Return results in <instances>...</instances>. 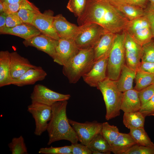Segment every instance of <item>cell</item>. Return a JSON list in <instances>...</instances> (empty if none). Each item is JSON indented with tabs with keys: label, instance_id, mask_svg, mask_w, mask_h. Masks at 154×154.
<instances>
[{
	"label": "cell",
	"instance_id": "4316f807",
	"mask_svg": "<svg viewBox=\"0 0 154 154\" xmlns=\"http://www.w3.org/2000/svg\"><path fill=\"white\" fill-rule=\"evenodd\" d=\"M3 3L4 12L7 14L17 13L21 9H29L37 12H40L39 9L29 0H22L13 4Z\"/></svg>",
	"mask_w": 154,
	"mask_h": 154
},
{
	"label": "cell",
	"instance_id": "60d3db41",
	"mask_svg": "<svg viewBox=\"0 0 154 154\" xmlns=\"http://www.w3.org/2000/svg\"><path fill=\"white\" fill-rule=\"evenodd\" d=\"M23 23L17 12L7 14L5 22L6 27H13Z\"/></svg>",
	"mask_w": 154,
	"mask_h": 154
},
{
	"label": "cell",
	"instance_id": "e575fe53",
	"mask_svg": "<svg viewBox=\"0 0 154 154\" xmlns=\"http://www.w3.org/2000/svg\"><path fill=\"white\" fill-rule=\"evenodd\" d=\"M141 61L154 62V42L152 40L142 46Z\"/></svg>",
	"mask_w": 154,
	"mask_h": 154
},
{
	"label": "cell",
	"instance_id": "4fadbf2b",
	"mask_svg": "<svg viewBox=\"0 0 154 154\" xmlns=\"http://www.w3.org/2000/svg\"><path fill=\"white\" fill-rule=\"evenodd\" d=\"M54 15V12L50 9L46 10L42 13H37L32 25L41 33L58 40L60 38L53 25Z\"/></svg>",
	"mask_w": 154,
	"mask_h": 154
},
{
	"label": "cell",
	"instance_id": "484cf974",
	"mask_svg": "<svg viewBox=\"0 0 154 154\" xmlns=\"http://www.w3.org/2000/svg\"><path fill=\"white\" fill-rule=\"evenodd\" d=\"M114 5L129 20L133 21L144 16V9L138 6L125 3Z\"/></svg>",
	"mask_w": 154,
	"mask_h": 154
},
{
	"label": "cell",
	"instance_id": "7c38bea8",
	"mask_svg": "<svg viewBox=\"0 0 154 154\" xmlns=\"http://www.w3.org/2000/svg\"><path fill=\"white\" fill-rule=\"evenodd\" d=\"M58 42V40L41 33L24 40L23 43L26 47H33L45 52L53 59L56 56Z\"/></svg>",
	"mask_w": 154,
	"mask_h": 154
},
{
	"label": "cell",
	"instance_id": "6da1fadb",
	"mask_svg": "<svg viewBox=\"0 0 154 154\" xmlns=\"http://www.w3.org/2000/svg\"><path fill=\"white\" fill-rule=\"evenodd\" d=\"M79 26L93 23L107 32L118 34L125 31L130 21L108 0H87L85 9L78 17Z\"/></svg>",
	"mask_w": 154,
	"mask_h": 154
},
{
	"label": "cell",
	"instance_id": "f6af8a7d",
	"mask_svg": "<svg viewBox=\"0 0 154 154\" xmlns=\"http://www.w3.org/2000/svg\"><path fill=\"white\" fill-rule=\"evenodd\" d=\"M126 3L145 9L148 4V0H125Z\"/></svg>",
	"mask_w": 154,
	"mask_h": 154
},
{
	"label": "cell",
	"instance_id": "cb8c5ba5",
	"mask_svg": "<svg viewBox=\"0 0 154 154\" xmlns=\"http://www.w3.org/2000/svg\"><path fill=\"white\" fill-rule=\"evenodd\" d=\"M93 154H110V145L101 133L96 135L87 146Z\"/></svg>",
	"mask_w": 154,
	"mask_h": 154
},
{
	"label": "cell",
	"instance_id": "bcb514c9",
	"mask_svg": "<svg viewBox=\"0 0 154 154\" xmlns=\"http://www.w3.org/2000/svg\"><path fill=\"white\" fill-rule=\"evenodd\" d=\"M7 13L4 12L0 14V29L6 27V19Z\"/></svg>",
	"mask_w": 154,
	"mask_h": 154
},
{
	"label": "cell",
	"instance_id": "4dcf8cb0",
	"mask_svg": "<svg viewBox=\"0 0 154 154\" xmlns=\"http://www.w3.org/2000/svg\"><path fill=\"white\" fill-rule=\"evenodd\" d=\"M124 46L125 51L141 58L142 46L137 43L126 31H124Z\"/></svg>",
	"mask_w": 154,
	"mask_h": 154
},
{
	"label": "cell",
	"instance_id": "5b68a950",
	"mask_svg": "<svg viewBox=\"0 0 154 154\" xmlns=\"http://www.w3.org/2000/svg\"><path fill=\"white\" fill-rule=\"evenodd\" d=\"M124 31L117 34L108 58L107 75L109 79L116 81L125 64V51L124 46Z\"/></svg>",
	"mask_w": 154,
	"mask_h": 154
},
{
	"label": "cell",
	"instance_id": "ab89813d",
	"mask_svg": "<svg viewBox=\"0 0 154 154\" xmlns=\"http://www.w3.org/2000/svg\"><path fill=\"white\" fill-rule=\"evenodd\" d=\"M139 111L145 117L154 116V95L149 100L141 106Z\"/></svg>",
	"mask_w": 154,
	"mask_h": 154
},
{
	"label": "cell",
	"instance_id": "e0dca14e",
	"mask_svg": "<svg viewBox=\"0 0 154 154\" xmlns=\"http://www.w3.org/2000/svg\"><path fill=\"white\" fill-rule=\"evenodd\" d=\"M117 34L106 32L100 37L93 48L95 62L108 58Z\"/></svg>",
	"mask_w": 154,
	"mask_h": 154
},
{
	"label": "cell",
	"instance_id": "836d02e7",
	"mask_svg": "<svg viewBox=\"0 0 154 154\" xmlns=\"http://www.w3.org/2000/svg\"><path fill=\"white\" fill-rule=\"evenodd\" d=\"M72 150L71 145L58 147L51 146L49 147L40 148L38 153L44 154H72Z\"/></svg>",
	"mask_w": 154,
	"mask_h": 154
},
{
	"label": "cell",
	"instance_id": "f546056e",
	"mask_svg": "<svg viewBox=\"0 0 154 154\" xmlns=\"http://www.w3.org/2000/svg\"><path fill=\"white\" fill-rule=\"evenodd\" d=\"M120 133L116 126L111 125L108 122L102 123L101 134L110 145L117 138Z\"/></svg>",
	"mask_w": 154,
	"mask_h": 154
},
{
	"label": "cell",
	"instance_id": "d6a6232c",
	"mask_svg": "<svg viewBox=\"0 0 154 154\" xmlns=\"http://www.w3.org/2000/svg\"><path fill=\"white\" fill-rule=\"evenodd\" d=\"M86 3L87 0H69L66 7L76 17H78L84 12Z\"/></svg>",
	"mask_w": 154,
	"mask_h": 154
},
{
	"label": "cell",
	"instance_id": "ee69618b",
	"mask_svg": "<svg viewBox=\"0 0 154 154\" xmlns=\"http://www.w3.org/2000/svg\"><path fill=\"white\" fill-rule=\"evenodd\" d=\"M139 69L146 72L154 74V62L141 61Z\"/></svg>",
	"mask_w": 154,
	"mask_h": 154
},
{
	"label": "cell",
	"instance_id": "44dd1931",
	"mask_svg": "<svg viewBox=\"0 0 154 154\" xmlns=\"http://www.w3.org/2000/svg\"><path fill=\"white\" fill-rule=\"evenodd\" d=\"M13 79L10 71V52H0V87L12 84Z\"/></svg>",
	"mask_w": 154,
	"mask_h": 154
},
{
	"label": "cell",
	"instance_id": "d6986e66",
	"mask_svg": "<svg viewBox=\"0 0 154 154\" xmlns=\"http://www.w3.org/2000/svg\"><path fill=\"white\" fill-rule=\"evenodd\" d=\"M1 34H8L17 36L27 40L41 33L36 27L32 25L23 23L15 27H5L0 29Z\"/></svg>",
	"mask_w": 154,
	"mask_h": 154
},
{
	"label": "cell",
	"instance_id": "5bb4252c",
	"mask_svg": "<svg viewBox=\"0 0 154 154\" xmlns=\"http://www.w3.org/2000/svg\"><path fill=\"white\" fill-rule=\"evenodd\" d=\"M53 26L60 38L74 40L81 31L77 26L68 21L61 14L54 16Z\"/></svg>",
	"mask_w": 154,
	"mask_h": 154
},
{
	"label": "cell",
	"instance_id": "816d5d0a",
	"mask_svg": "<svg viewBox=\"0 0 154 154\" xmlns=\"http://www.w3.org/2000/svg\"><path fill=\"white\" fill-rule=\"evenodd\" d=\"M152 84L154 85V77L153 79V81Z\"/></svg>",
	"mask_w": 154,
	"mask_h": 154
},
{
	"label": "cell",
	"instance_id": "ffe728a7",
	"mask_svg": "<svg viewBox=\"0 0 154 154\" xmlns=\"http://www.w3.org/2000/svg\"><path fill=\"white\" fill-rule=\"evenodd\" d=\"M141 107L138 91L133 89L123 92L120 110L124 113L139 111Z\"/></svg>",
	"mask_w": 154,
	"mask_h": 154
},
{
	"label": "cell",
	"instance_id": "2e32d148",
	"mask_svg": "<svg viewBox=\"0 0 154 154\" xmlns=\"http://www.w3.org/2000/svg\"><path fill=\"white\" fill-rule=\"evenodd\" d=\"M10 71L13 79L19 78L29 69L37 66L31 64L29 60L17 52L10 53Z\"/></svg>",
	"mask_w": 154,
	"mask_h": 154
},
{
	"label": "cell",
	"instance_id": "ac0fdd59",
	"mask_svg": "<svg viewBox=\"0 0 154 154\" xmlns=\"http://www.w3.org/2000/svg\"><path fill=\"white\" fill-rule=\"evenodd\" d=\"M47 75L40 66L31 68L18 78L13 79L12 84L19 87L34 84L36 82L44 80Z\"/></svg>",
	"mask_w": 154,
	"mask_h": 154
},
{
	"label": "cell",
	"instance_id": "8d00e7d4",
	"mask_svg": "<svg viewBox=\"0 0 154 154\" xmlns=\"http://www.w3.org/2000/svg\"><path fill=\"white\" fill-rule=\"evenodd\" d=\"M124 154H154V147L143 146L136 144Z\"/></svg>",
	"mask_w": 154,
	"mask_h": 154
},
{
	"label": "cell",
	"instance_id": "681fc988",
	"mask_svg": "<svg viewBox=\"0 0 154 154\" xmlns=\"http://www.w3.org/2000/svg\"><path fill=\"white\" fill-rule=\"evenodd\" d=\"M4 12L3 5V2L0 1V13Z\"/></svg>",
	"mask_w": 154,
	"mask_h": 154
},
{
	"label": "cell",
	"instance_id": "7dc6e473",
	"mask_svg": "<svg viewBox=\"0 0 154 154\" xmlns=\"http://www.w3.org/2000/svg\"><path fill=\"white\" fill-rule=\"evenodd\" d=\"M113 5L125 3V0H108Z\"/></svg>",
	"mask_w": 154,
	"mask_h": 154
},
{
	"label": "cell",
	"instance_id": "8992f818",
	"mask_svg": "<svg viewBox=\"0 0 154 154\" xmlns=\"http://www.w3.org/2000/svg\"><path fill=\"white\" fill-rule=\"evenodd\" d=\"M80 32L74 40L80 50L93 48L106 32L100 25L89 23L81 26Z\"/></svg>",
	"mask_w": 154,
	"mask_h": 154
},
{
	"label": "cell",
	"instance_id": "277c9868",
	"mask_svg": "<svg viewBox=\"0 0 154 154\" xmlns=\"http://www.w3.org/2000/svg\"><path fill=\"white\" fill-rule=\"evenodd\" d=\"M97 88L101 92L105 103L106 119L108 120L119 116L123 92L118 89L116 81L107 77L98 83Z\"/></svg>",
	"mask_w": 154,
	"mask_h": 154
},
{
	"label": "cell",
	"instance_id": "f1b7e54d",
	"mask_svg": "<svg viewBox=\"0 0 154 154\" xmlns=\"http://www.w3.org/2000/svg\"><path fill=\"white\" fill-rule=\"evenodd\" d=\"M154 74L148 73L140 69L136 72V84L134 89L138 91L152 84Z\"/></svg>",
	"mask_w": 154,
	"mask_h": 154
},
{
	"label": "cell",
	"instance_id": "7bdbcfd3",
	"mask_svg": "<svg viewBox=\"0 0 154 154\" xmlns=\"http://www.w3.org/2000/svg\"><path fill=\"white\" fill-rule=\"evenodd\" d=\"M72 154H91V151L88 147L82 144H72Z\"/></svg>",
	"mask_w": 154,
	"mask_h": 154
},
{
	"label": "cell",
	"instance_id": "3957f363",
	"mask_svg": "<svg viewBox=\"0 0 154 154\" xmlns=\"http://www.w3.org/2000/svg\"><path fill=\"white\" fill-rule=\"evenodd\" d=\"M95 62L93 48L80 50L67 64L63 66L62 72L70 83H75L90 70Z\"/></svg>",
	"mask_w": 154,
	"mask_h": 154
},
{
	"label": "cell",
	"instance_id": "1f68e13d",
	"mask_svg": "<svg viewBox=\"0 0 154 154\" xmlns=\"http://www.w3.org/2000/svg\"><path fill=\"white\" fill-rule=\"evenodd\" d=\"M8 146L12 154L28 153L24 139L22 135L13 138Z\"/></svg>",
	"mask_w": 154,
	"mask_h": 154
},
{
	"label": "cell",
	"instance_id": "9a60e30c",
	"mask_svg": "<svg viewBox=\"0 0 154 154\" xmlns=\"http://www.w3.org/2000/svg\"><path fill=\"white\" fill-rule=\"evenodd\" d=\"M108 60L106 58L96 61L90 70L82 76L84 81L90 86L97 87L99 82L107 78Z\"/></svg>",
	"mask_w": 154,
	"mask_h": 154
},
{
	"label": "cell",
	"instance_id": "30bf717a",
	"mask_svg": "<svg viewBox=\"0 0 154 154\" xmlns=\"http://www.w3.org/2000/svg\"><path fill=\"white\" fill-rule=\"evenodd\" d=\"M68 120L76 132L78 141L85 145L87 146L96 135L101 133L102 123L96 121L81 123L69 119Z\"/></svg>",
	"mask_w": 154,
	"mask_h": 154
},
{
	"label": "cell",
	"instance_id": "7a4b0ae2",
	"mask_svg": "<svg viewBox=\"0 0 154 154\" xmlns=\"http://www.w3.org/2000/svg\"><path fill=\"white\" fill-rule=\"evenodd\" d=\"M67 100L62 101L56 102L51 106L52 116L46 130L49 137L48 145L62 140L68 141L72 144L76 143L78 141L67 116Z\"/></svg>",
	"mask_w": 154,
	"mask_h": 154
},
{
	"label": "cell",
	"instance_id": "8fae6325",
	"mask_svg": "<svg viewBox=\"0 0 154 154\" xmlns=\"http://www.w3.org/2000/svg\"><path fill=\"white\" fill-rule=\"evenodd\" d=\"M74 40L60 38L56 48L54 62L63 66L67 64L79 52Z\"/></svg>",
	"mask_w": 154,
	"mask_h": 154
},
{
	"label": "cell",
	"instance_id": "b9f144b4",
	"mask_svg": "<svg viewBox=\"0 0 154 154\" xmlns=\"http://www.w3.org/2000/svg\"><path fill=\"white\" fill-rule=\"evenodd\" d=\"M144 15L149 23L153 38H154V8L148 4L144 9Z\"/></svg>",
	"mask_w": 154,
	"mask_h": 154
},
{
	"label": "cell",
	"instance_id": "d590c367",
	"mask_svg": "<svg viewBox=\"0 0 154 154\" xmlns=\"http://www.w3.org/2000/svg\"><path fill=\"white\" fill-rule=\"evenodd\" d=\"M141 59L140 57L136 55L125 51L126 65L130 69L136 72L139 68L141 63Z\"/></svg>",
	"mask_w": 154,
	"mask_h": 154
},
{
	"label": "cell",
	"instance_id": "74e56055",
	"mask_svg": "<svg viewBox=\"0 0 154 154\" xmlns=\"http://www.w3.org/2000/svg\"><path fill=\"white\" fill-rule=\"evenodd\" d=\"M154 95V85L152 84L138 91L141 106L149 100Z\"/></svg>",
	"mask_w": 154,
	"mask_h": 154
},
{
	"label": "cell",
	"instance_id": "c3c4849f",
	"mask_svg": "<svg viewBox=\"0 0 154 154\" xmlns=\"http://www.w3.org/2000/svg\"><path fill=\"white\" fill-rule=\"evenodd\" d=\"M22 0H0L3 2L8 4H13L20 2Z\"/></svg>",
	"mask_w": 154,
	"mask_h": 154
},
{
	"label": "cell",
	"instance_id": "83f0119b",
	"mask_svg": "<svg viewBox=\"0 0 154 154\" xmlns=\"http://www.w3.org/2000/svg\"><path fill=\"white\" fill-rule=\"evenodd\" d=\"M129 133L137 144L154 147V143L151 141L144 127L131 129Z\"/></svg>",
	"mask_w": 154,
	"mask_h": 154
},
{
	"label": "cell",
	"instance_id": "d4e9b609",
	"mask_svg": "<svg viewBox=\"0 0 154 154\" xmlns=\"http://www.w3.org/2000/svg\"><path fill=\"white\" fill-rule=\"evenodd\" d=\"M145 117L139 111L125 112L123 117V123L125 126L130 129L144 127Z\"/></svg>",
	"mask_w": 154,
	"mask_h": 154
},
{
	"label": "cell",
	"instance_id": "52a82bcc",
	"mask_svg": "<svg viewBox=\"0 0 154 154\" xmlns=\"http://www.w3.org/2000/svg\"><path fill=\"white\" fill-rule=\"evenodd\" d=\"M125 31L142 46L153 38L149 21L144 15L130 21Z\"/></svg>",
	"mask_w": 154,
	"mask_h": 154
},
{
	"label": "cell",
	"instance_id": "f907efd6",
	"mask_svg": "<svg viewBox=\"0 0 154 154\" xmlns=\"http://www.w3.org/2000/svg\"><path fill=\"white\" fill-rule=\"evenodd\" d=\"M150 2V5L154 8V0H148Z\"/></svg>",
	"mask_w": 154,
	"mask_h": 154
},
{
	"label": "cell",
	"instance_id": "f35d334b",
	"mask_svg": "<svg viewBox=\"0 0 154 154\" xmlns=\"http://www.w3.org/2000/svg\"><path fill=\"white\" fill-rule=\"evenodd\" d=\"M38 13L39 12L26 9H20L17 12L18 16L23 23L31 25L37 13Z\"/></svg>",
	"mask_w": 154,
	"mask_h": 154
},
{
	"label": "cell",
	"instance_id": "603a6c76",
	"mask_svg": "<svg viewBox=\"0 0 154 154\" xmlns=\"http://www.w3.org/2000/svg\"><path fill=\"white\" fill-rule=\"evenodd\" d=\"M136 72L127 66L126 64L123 66L118 79L116 81L119 90L123 92L133 89V80L135 78Z\"/></svg>",
	"mask_w": 154,
	"mask_h": 154
},
{
	"label": "cell",
	"instance_id": "9c48e42d",
	"mask_svg": "<svg viewBox=\"0 0 154 154\" xmlns=\"http://www.w3.org/2000/svg\"><path fill=\"white\" fill-rule=\"evenodd\" d=\"M70 94H65L53 91L44 86L36 85L31 94V102H37L51 106L56 102L68 100Z\"/></svg>",
	"mask_w": 154,
	"mask_h": 154
},
{
	"label": "cell",
	"instance_id": "7402d4cb",
	"mask_svg": "<svg viewBox=\"0 0 154 154\" xmlns=\"http://www.w3.org/2000/svg\"><path fill=\"white\" fill-rule=\"evenodd\" d=\"M136 144V143L129 133H120L117 138L110 145L111 151L115 154H124Z\"/></svg>",
	"mask_w": 154,
	"mask_h": 154
},
{
	"label": "cell",
	"instance_id": "ba28073f",
	"mask_svg": "<svg viewBox=\"0 0 154 154\" xmlns=\"http://www.w3.org/2000/svg\"><path fill=\"white\" fill-rule=\"evenodd\" d=\"M35 122L34 134L40 136L47 130L48 121L52 116L51 106L37 102H31L27 107Z\"/></svg>",
	"mask_w": 154,
	"mask_h": 154
}]
</instances>
